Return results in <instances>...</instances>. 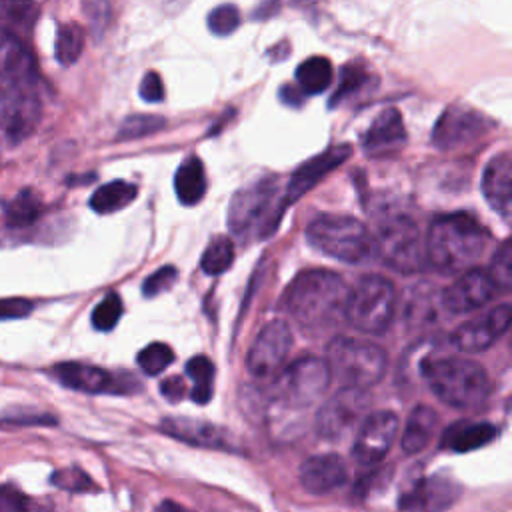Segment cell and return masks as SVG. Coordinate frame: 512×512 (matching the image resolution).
I'll return each mask as SVG.
<instances>
[{
    "label": "cell",
    "instance_id": "obj_5",
    "mask_svg": "<svg viewBox=\"0 0 512 512\" xmlns=\"http://www.w3.org/2000/svg\"><path fill=\"white\" fill-rule=\"evenodd\" d=\"M306 240L318 252L346 264L366 262L374 250L366 226L348 214H318L306 228Z\"/></svg>",
    "mask_w": 512,
    "mask_h": 512
},
{
    "label": "cell",
    "instance_id": "obj_25",
    "mask_svg": "<svg viewBox=\"0 0 512 512\" xmlns=\"http://www.w3.org/2000/svg\"><path fill=\"white\" fill-rule=\"evenodd\" d=\"M496 436H498V428L490 422L460 420L444 432L440 446L452 452H472L476 448L490 444Z\"/></svg>",
    "mask_w": 512,
    "mask_h": 512
},
{
    "label": "cell",
    "instance_id": "obj_31",
    "mask_svg": "<svg viewBox=\"0 0 512 512\" xmlns=\"http://www.w3.org/2000/svg\"><path fill=\"white\" fill-rule=\"evenodd\" d=\"M186 376L192 380V400L208 404L214 394V364L206 356H194L186 362Z\"/></svg>",
    "mask_w": 512,
    "mask_h": 512
},
{
    "label": "cell",
    "instance_id": "obj_20",
    "mask_svg": "<svg viewBox=\"0 0 512 512\" xmlns=\"http://www.w3.org/2000/svg\"><path fill=\"white\" fill-rule=\"evenodd\" d=\"M38 100L24 86L6 88L0 84V126L14 138L26 136L38 122Z\"/></svg>",
    "mask_w": 512,
    "mask_h": 512
},
{
    "label": "cell",
    "instance_id": "obj_40",
    "mask_svg": "<svg viewBox=\"0 0 512 512\" xmlns=\"http://www.w3.org/2000/svg\"><path fill=\"white\" fill-rule=\"evenodd\" d=\"M206 22L212 34L230 36L240 26V12L234 4H220L208 14Z\"/></svg>",
    "mask_w": 512,
    "mask_h": 512
},
{
    "label": "cell",
    "instance_id": "obj_7",
    "mask_svg": "<svg viewBox=\"0 0 512 512\" xmlns=\"http://www.w3.org/2000/svg\"><path fill=\"white\" fill-rule=\"evenodd\" d=\"M396 286L380 274L362 276L350 288L346 304V320L364 334H382L396 314Z\"/></svg>",
    "mask_w": 512,
    "mask_h": 512
},
{
    "label": "cell",
    "instance_id": "obj_17",
    "mask_svg": "<svg viewBox=\"0 0 512 512\" xmlns=\"http://www.w3.org/2000/svg\"><path fill=\"white\" fill-rule=\"evenodd\" d=\"M352 148L348 144H334L326 148L324 152L312 156L304 164H300L292 178L288 180V186L282 194L284 206L294 204L300 196H304L310 188H314L326 174H330L336 166H340L344 160H348Z\"/></svg>",
    "mask_w": 512,
    "mask_h": 512
},
{
    "label": "cell",
    "instance_id": "obj_23",
    "mask_svg": "<svg viewBox=\"0 0 512 512\" xmlns=\"http://www.w3.org/2000/svg\"><path fill=\"white\" fill-rule=\"evenodd\" d=\"M0 78L12 86H28L36 78V62L26 44L6 28H0Z\"/></svg>",
    "mask_w": 512,
    "mask_h": 512
},
{
    "label": "cell",
    "instance_id": "obj_15",
    "mask_svg": "<svg viewBox=\"0 0 512 512\" xmlns=\"http://www.w3.org/2000/svg\"><path fill=\"white\" fill-rule=\"evenodd\" d=\"M510 320L512 308L508 302L492 306L482 316L458 326L452 334V344L462 352H482L510 328Z\"/></svg>",
    "mask_w": 512,
    "mask_h": 512
},
{
    "label": "cell",
    "instance_id": "obj_12",
    "mask_svg": "<svg viewBox=\"0 0 512 512\" xmlns=\"http://www.w3.org/2000/svg\"><path fill=\"white\" fill-rule=\"evenodd\" d=\"M490 126L492 122L484 114L468 106L454 104L440 114L430 140L440 150H454L476 142L490 130Z\"/></svg>",
    "mask_w": 512,
    "mask_h": 512
},
{
    "label": "cell",
    "instance_id": "obj_42",
    "mask_svg": "<svg viewBox=\"0 0 512 512\" xmlns=\"http://www.w3.org/2000/svg\"><path fill=\"white\" fill-rule=\"evenodd\" d=\"M178 278V270L174 266H162L158 270H154L142 284V294L146 298H154L166 290H170V286L176 282Z\"/></svg>",
    "mask_w": 512,
    "mask_h": 512
},
{
    "label": "cell",
    "instance_id": "obj_35",
    "mask_svg": "<svg viewBox=\"0 0 512 512\" xmlns=\"http://www.w3.org/2000/svg\"><path fill=\"white\" fill-rule=\"evenodd\" d=\"M136 362H138V366L144 374L158 376L160 372H164L174 362V352L164 342H150L148 346H144L138 352Z\"/></svg>",
    "mask_w": 512,
    "mask_h": 512
},
{
    "label": "cell",
    "instance_id": "obj_32",
    "mask_svg": "<svg viewBox=\"0 0 512 512\" xmlns=\"http://www.w3.org/2000/svg\"><path fill=\"white\" fill-rule=\"evenodd\" d=\"M38 18L34 0H0V26L6 30H28Z\"/></svg>",
    "mask_w": 512,
    "mask_h": 512
},
{
    "label": "cell",
    "instance_id": "obj_34",
    "mask_svg": "<svg viewBox=\"0 0 512 512\" xmlns=\"http://www.w3.org/2000/svg\"><path fill=\"white\" fill-rule=\"evenodd\" d=\"M82 50H84V30L74 22L62 24L56 32V44H54L56 60L62 66H70L80 58Z\"/></svg>",
    "mask_w": 512,
    "mask_h": 512
},
{
    "label": "cell",
    "instance_id": "obj_41",
    "mask_svg": "<svg viewBox=\"0 0 512 512\" xmlns=\"http://www.w3.org/2000/svg\"><path fill=\"white\" fill-rule=\"evenodd\" d=\"M50 482L66 492H88V490H94V482L92 478L76 468V466H70V468H60L56 470L52 476H50Z\"/></svg>",
    "mask_w": 512,
    "mask_h": 512
},
{
    "label": "cell",
    "instance_id": "obj_46",
    "mask_svg": "<svg viewBox=\"0 0 512 512\" xmlns=\"http://www.w3.org/2000/svg\"><path fill=\"white\" fill-rule=\"evenodd\" d=\"M0 424H56V418L50 414H18V416H2Z\"/></svg>",
    "mask_w": 512,
    "mask_h": 512
},
{
    "label": "cell",
    "instance_id": "obj_3",
    "mask_svg": "<svg viewBox=\"0 0 512 512\" xmlns=\"http://www.w3.org/2000/svg\"><path fill=\"white\" fill-rule=\"evenodd\" d=\"M422 376L440 402L458 410L476 408L490 394L486 370L468 358L448 356L426 360L422 364Z\"/></svg>",
    "mask_w": 512,
    "mask_h": 512
},
{
    "label": "cell",
    "instance_id": "obj_14",
    "mask_svg": "<svg viewBox=\"0 0 512 512\" xmlns=\"http://www.w3.org/2000/svg\"><path fill=\"white\" fill-rule=\"evenodd\" d=\"M398 432V416L392 410H378L364 418L352 444V458L364 468L384 460Z\"/></svg>",
    "mask_w": 512,
    "mask_h": 512
},
{
    "label": "cell",
    "instance_id": "obj_39",
    "mask_svg": "<svg viewBox=\"0 0 512 512\" xmlns=\"http://www.w3.org/2000/svg\"><path fill=\"white\" fill-rule=\"evenodd\" d=\"M122 316V298L116 292H108L92 310V326L100 332H110Z\"/></svg>",
    "mask_w": 512,
    "mask_h": 512
},
{
    "label": "cell",
    "instance_id": "obj_37",
    "mask_svg": "<svg viewBox=\"0 0 512 512\" xmlns=\"http://www.w3.org/2000/svg\"><path fill=\"white\" fill-rule=\"evenodd\" d=\"M164 118L154 114H132L122 120L116 140H136L142 136H150L158 130H162Z\"/></svg>",
    "mask_w": 512,
    "mask_h": 512
},
{
    "label": "cell",
    "instance_id": "obj_1",
    "mask_svg": "<svg viewBox=\"0 0 512 512\" xmlns=\"http://www.w3.org/2000/svg\"><path fill=\"white\" fill-rule=\"evenodd\" d=\"M348 294V284L336 272L308 270L290 282L282 304L296 326L316 338L332 332L346 320Z\"/></svg>",
    "mask_w": 512,
    "mask_h": 512
},
{
    "label": "cell",
    "instance_id": "obj_29",
    "mask_svg": "<svg viewBox=\"0 0 512 512\" xmlns=\"http://www.w3.org/2000/svg\"><path fill=\"white\" fill-rule=\"evenodd\" d=\"M332 78H334L332 62L324 56L306 58L296 68V84L300 92L306 96L322 94L332 84Z\"/></svg>",
    "mask_w": 512,
    "mask_h": 512
},
{
    "label": "cell",
    "instance_id": "obj_43",
    "mask_svg": "<svg viewBox=\"0 0 512 512\" xmlns=\"http://www.w3.org/2000/svg\"><path fill=\"white\" fill-rule=\"evenodd\" d=\"M34 304L24 298H0V320H18L32 312Z\"/></svg>",
    "mask_w": 512,
    "mask_h": 512
},
{
    "label": "cell",
    "instance_id": "obj_8",
    "mask_svg": "<svg viewBox=\"0 0 512 512\" xmlns=\"http://www.w3.org/2000/svg\"><path fill=\"white\" fill-rule=\"evenodd\" d=\"M376 250L380 260L402 274H416L424 268L426 250L416 222L402 212L386 214L378 224Z\"/></svg>",
    "mask_w": 512,
    "mask_h": 512
},
{
    "label": "cell",
    "instance_id": "obj_48",
    "mask_svg": "<svg viewBox=\"0 0 512 512\" xmlns=\"http://www.w3.org/2000/svg\"><path fill=\"white\" fill-rule=\"evenodd\" d=\"M302 92L300 88H294V86H282L280 88V100L284 104H290V106H298L302 102Z\"/></svg>",
    "mask_w": 512,
    "mask_h": 512
},
{
    "label": "cell",
    "instance_id": "obj_36",
    "mask_svg": "<svg viewBox=\"0 0 512 512\" xmlns=\"http://www.w3.org/2000/svg\"><path fill=\"white\" fill-rule=\"evenodd\" d=\"M368 82V72L366 68H362L360 64H346L340 70V80H338V88L334 90L328 106L334 108L338 106L342 100L354 96L364 84Z\"/></svg>",
    "mask_w": 512,
    "mask_h": 512
},
{
    "label": "cell",
    "instance_id": "obj_45",
    "mask_svg": "<svg viewBox=\"0 0 512 512\" xmlns=\"http://www.w3.org/2000/svg\"><path fill=\"white\" fill-rule=\"evenodd\" d=\"M160 394L168 400V402H180L186 394V384L182 378L178 376H170L166 380L160 382Z\"/></svg>",
    "mask_w": 512,
    "mask_h": 512
},
{
    "label": "cell",
    "instance_id": "obj_4",
    "mask_svg": "<svg viewBox=\"0 0 512 512\" xmlns=\"http://www.w3.org/2000/svg\"><path fill=\"white\" fill-rule=\"evenodd\" d=\"M276 178H258L240 188L228 206V226L236 236H270L284 212Z\"/></svg>",
    "mask_w": 512,
    "mask_h": 512
},
{
    "label": "cell",
    "instance_id": "obj_38",
    "mask_svg": "<svg viewBox=\"0 0 512 512\" xmlns=\"http://www.w3.org/2000/svg\"><path fill=\"white\" fill-rule=\"evenodd\" d=\"M488 274L500 292H508L512 288V244H510V238L502 240V244L494 252Z\"/></svg>",
    "mask_w": 512,
    "mask_h": 512
},
{
    "label": "cell",
    "instance_id": "obj_2",
    "mask_svg": "<svg viewBox=\"0 0 512 512\" xmlns=\"http://www.w3.org/2000/svg\"><path fill=\"white\" fill-rule=\"evenodd\" d=\"M486 242L488 232L474 216L454 212L438 216L430 224L424 250L440 274H460L480 258Z\"/></svg>",
    "mask_w": 512,
    "mask_h": 512
},
{
    "label": "cell",
    "instance_id": "obj_26",
    "mask_svg": "<svg viewBox=\"0 0 512 512\" xmlns=\"http://www.w3.org/2000/svg\"><path fill=\"white\" fill-rule=\"evenodd\" d=\"M436 424H438V416L430 406H426V404L416 406L410 412L408 422L402 432V438H400V446H402L404 454L422 452L428 446V442L432 440Z\"/></svg>",
    "mask_w": 512,
    "mask_h": 512
},
{
    "label": "cell",
    "instance_id": "obj_18",
    "mask_svg": "<svg viewBox=\"0 0 512 512\" xmlns=\"http://www.w3.org/2000/svg\"><path fill=\"white\" fill-rule=\"evenodd\" d=\"M406 144V128L396 108L382 110L362 136V150L370 158H388L402 150Z\"/></svg>",
    "mask_w": 512,
    "mask_h": 512
},
{
    "label": "cell",
    "instance_id": "obj_24",
    "mask_svg": "<svg viewBox=\"0 0 512 512\" xmlns=\"http://www.w3.org/2000/svg\"><path fill=\"white\" fill-rule=\"evenodd\" d=\"M158 428L180 442L200 446V448H216V450H228V434L224 428L204 422V420H192L184 416H168L164 418Z\"/></svg>",
    "mask_w": 512,
    "mask_h": 512
},
{
    "label": "cell",
    "instance_id": "obj_27",
    "mask_svg": "<svg viewBox=\"0 0 512 512\" xmlns=\"http://www.w3.org/2000/svg\"><path fill=\"white\" fill-rule=\"evenodd\" d=\"M206 172L198 156H188L182 160L174 174V190L184 206L198 204L206 194Z\"/></svg>",
    "mask_w": 512,
    "mask_h": 512
},
{
    "label": "cell",
    "instance_id": "obj_9",
    "mask_svg": "<svg viewBox=\"0 0 512 512\" xmlns=\"http://www.w3.org/2000/svg\"><path fill=\"white\" fill-rule=\"evenodd\" d=\"M274 376L272 398L288 410H302L318 402L332 380L326 360L318 356L296 358Z\"/></svg>",
    "mask_w": 512,
    "mask_h": 512
},
{
    "label": "cell",
    "instance_id": "obj_28",
    "mask_svg": "<svg viewBox=\"0 0 512 512\" xmlns=\"http://www.w3.org/2000/svg\"><path fill=\"white\" fill-rule=\"evenodd\" d=\"M136 196H138L136 184L126 182V180H112V182H106L104 186L96 188L92 192L88 204L96 214H112V212L126 208L128 204H132Z\"/></svg>",
    "mask_w": 512,
    "mask_h": 512
},
{
    "label": "cell",
    "instance_id": "obj_22",
    "mask_svg": "<svg viewBox=\"0 0 512 512\" xmlns=\"http://www.w3.org/2000/svg\"><path fill=\"white\" fill-rule=\"evenodd\" d=\"M482 192L492 210L508 222L512 214V158L508 150L496 154L486 164L482 174Z\"/></svg>",
    "mask_w": 512,
    "mask_h": 512
},
{
    "label": "cell",
    "instance_id": "obj_47",
    "mask_svg": "<svg viewBox=\"0 0 512 512\" xmlns=\"http://www.w3.org/2000/svg\"><path fill=\"white\" fill-rule=\"evenodd\" d=\"M0 508L2 510H20L24 508V496L14 492L12 488H0Z\"/></svg>",
    "mask_w": 512,
    "mask_h": 512
},
{
    "label": "cell",
    "instance_id": "obj_13",
    "mask_svg": "<svg viewBox=\"0 0 512 512\" xmlns=\"http://www.w3.org/2000/svg\"><path fill=\"white\" fill-rule=\"evenodd\" d=\"M292 348V334L284 320H270L256 334L248 356L246 366L248 372L256 378L274 376L288 358Z\"/></svg>",
    "mask_w": 512,
    "mask_h": 512
},
{
    "label": "cell",
    "instance_id": "obj_44",
    "mask_svg": "<svg viewBox=\"0 0 512 512\" xmlns=\"http://www.w3.org/2000/svg\"><path fill=\"white\" fill-rule=\"evenodd\" d=\"M140 98L150 104L164 100V84L156 72L150 70L144 74V78L140 82Z\"/></svg>",
    "mask_w": 512,
    "mask_h": 512
},
{
    "label": "cell",
    "instance_id": "obj_6",
    "mask_svg": "<svg viewBox=\"0 0 512 512\" xmlns=\"http://www.w3.org/2000/svg\"><path fill=\"white\" fill-rule=\"evenodd\" d=\"M326 364L340 386L368 388L386 372V350L370 340L334 336L326 346Z\"/></svg>",
    "mask_w": 512,
    "mask_h": 512
},
{
    "label": "cell",
    "instance_id": "obj_30",
    "mask_svg": "<svg viewBox=\"0 0 512 512\" xmlns=\"http://www.w3.org/2000/svg\"><path fill=\"white\" fill-rule=\"evenodd\" d=\"M42 212V200L40 196L26 188L20 190L14 198H10L4 206V218L10 226H30Z\"/></svg>",
    "mask_w": 512,
    "mask_h": 512
},
{
    "label": "cell",
    "instance_id": "obj_10",
    "mask_svg": "<svg viewBox=\"0 0 512 512\" xmlns=\"http://www.w3.org/2000/svg\"><path fill=\"white\" fill-rule=\"evenodd\" d=\"M370 398L366 388L342 386L332 398H328L316 414V432L324 440H342L352 426L368 412Z\"/></svg>",
    "mask_w": 512,
    "mask_h": 512
},
{
    "label": "cell",
    "instance_id": "obj_19",
    "mask_svg": "<svg viewBox=\"0 0 512 512\" xmlns=\"http://www.w3.org/2000/svg\"><path fill=\"white\" fill-rule=\"evenodd\" d=\"M460 486L444 476L436 474L432 478L416 480L398 498V506L404 510H442L458 500Z\"/></svg>",
    "mask_w": 512,
    "mask_h": 512
},
{
    "label": "cell",
    "instance_id": "obj_21",
    "mask_svg": "<svg viewBox=\"0 0 512 512\" xmlns=\"http://www.w3.org/2000/svg\"><path fill=\"white\" fill-rule=\"evenodd\" d=\"M348 478L346 462L334 454H314L300 464L298 480L300 486L310 494H326L342 486Z\"/></svg>",
    "mask_w": 512,
    "mask_h": 512
},
{
    "label": "cell",
    "instance_id": "obj_16",
    "mask_svg": "<svg viewBox=\"0 0 512 512\" xmlns=\"http://www.w3.org/2000/svg\"><path fill=\"white\" fill-rule=\"evenodd\" d=\"M498 292L500 290L490 278L488 270L468 268L460 272V276L450 286H446L442 292V304L452 314H464L482 308Z\"/></svg>",
    "mask_w": 512,
    "mask_h": 512
},
{
    "label": "cell",
    "instance_id": "obj_33",
    "mask_svg": "<svg viewBox=\"0 0 512 512\" xmlns=\"http://www.w3.org/2000/svg\"><path fill=\"white\" fill-rule=\"evenodd\" d=\"M234 262V242L228 236H216L204 248L200 258V268L204 274L218 276L226 272Z\"/></svg>",
    "mask_w": 512,
    "mask_h": 512
},
{
    "label": "cell",
    "instance_id": "obj_11",
    "mask_svg": "<svg viewBox=\"0 0 512 512\" xmlns=\"http://www.w3.org/2000/svg\"><path fill=\"white\" fill-rule=\"evenodd\" d=\"M56 380L70 390L86 394H130L138 382L130 374H116L82 362H60L52 368Z\"/></svg>",
    "mask_w": 512,
    "mask_h": 512
}]
</instances>
